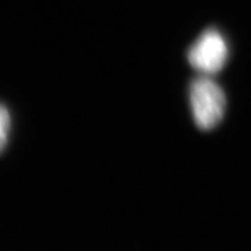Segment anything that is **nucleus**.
Instances as JSON below:
<instances>
[{
	"label": "nucleus",
	"instance_id": "obj_1",
	"mask_svg": "<svg viewBox=\"0 0 251 251\" xmlns=\"http://www.w3.org/2000/svg\"><path fill=\"white\" fill-rule=\"evenodd\" d=\"M193 117L200 129L210 130L223 120L226 97L222 88L208 75L195 78L190 86Z\"/></svg>",
	"mask_w": 251,
	"mask_h": 251
},
{
	"label": "nucleus",
	"instance_id": "obj_2",
	"mask_svg": "<svg viewBox=\"0 0 251 251\" xmlns=\"http://www.w3.org/2000/svg\"><path fill=\"white\" fill-rule=\"evenodd\" d=\"M190 64L204 75L219 73L228 59V45L217 29H207L195 41L187 52Z\"/></svg>",
	"mask_w": 251,
	"mask_h": 251
},
{
	"label": "nucleus",
	"instance_id": "obj_3",
	"mask_svg": "<svg viewBox=\"0 0 251 251\" xmlns=\"http://www.w3.org/2000/svg\"><path fill=\"white\" fill-rule=\"evenodd\" d=\"M11 119L9 111L2 105H0V152L3 150L9 138Z\"/></svg>",
	"mask_w": 251,
	"mask_h": 251
}]
</instances>
